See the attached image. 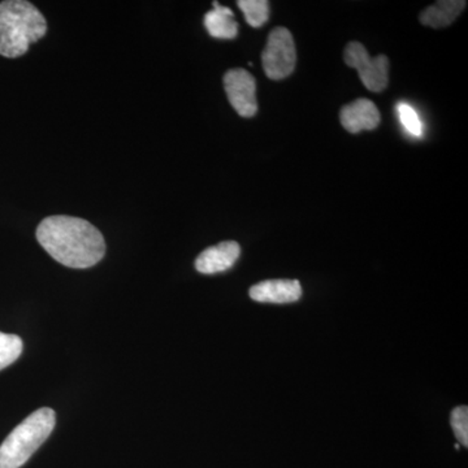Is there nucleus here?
Instances as JSON below:
<instances>
[{"label": "nucleus", "mask_w": 468, "mask_h": 468, "mask_svg": "<svg viewBox=\"0 0 468 468\" xmlns=\"http://www.w3.org/2000/svg\"><path fill=\"white\" fill-rule=\"evenodd\" d=\"M37 239L55 261L77 270L95 266L106 254L103 234L84 218H46L37 228Z\"/></svg>", "instance_id": "nucleus-1"}, {"label": "nucleus", "mask_w": 468, "mask_h": 468, "mask_svg": "<svg viewBox=\"0 0 468 468\" xmlns=\"http://www.w3.org/2000/svg\"><path fill=\"white\" fill-rule=\"evenodd\" d=\"M48 33V21L36 5L27 0L0 3V55L23 57L30 45Z\"/></svg>", "instance_id": "nucleus-2"}, {"label": "nucleus", "mask_w": 468, "mask_h": 468, "mask_svg": "<svg viewBox=\"0 0 468 468\" xmlns=\"http://www.w3.org/2000/svg\"><path fill=\"white\" fill-rule=\"evenodd\" d=\"M54 410L43 408L18 424L0 445V468H20L38 451L55 428Z\"/></svg>", "instance_id": "nucleus-3"}, {"label": "nucleus", "mask_w": 468, "mask_h": 468, "mask_svg": "<svg viewBox=\"0 0 468 468\" xmlns=\"http://www.w3.org/2000/svg\"><path fill=\"white\" fill-rule=\"evenodd\" d=\"M261 63L268 79L282 80L292 75L297 63V51L292 33L286 27H277L271 32Z\"/></svg>", "instance_id": "nucleus-4"}, {"label": "nucleus", "mask_w": 468, "mask_h": 468, "mask_svg": "<svg viewBox=\"0 0 468 468\" xmlns=\"http://www.w3.org/2000/svg\"><path fill=\"white\" fill-rule=\"evenodd\" d=\"M346 66L358 70L363 85L374 92L383 91L389 82V60L385 55L371 58L365 46L350 42L344 52Z\"/></svg>", "instance_id": "nucleus-5"}, {"label": "nucleus", "mask_w": 468, "mask_h": 468, "mask_svg": "<svg viewBox=\"0 0 468 468\" xmlns=\"http://www.w3.org/2000/svg\"><path fill=\"white\" fill-rule=\"evenodd\" d=\"M224 88L229 103L239 116L257 115V84L251 73L243 68L228 70L224 76Z\"/></svg>", "instance_id": "nucleus-6"}, {"label": "nucleus", "mask_w": 468, "mask_h": 468, "mask_svg": "<svg viewBox=\"0 0 468 468\" xmlns=\"http://www.w3.org/2000/svg\"><path fill=\"white\" fill-rule=\"evenodd\" d=\"M341 124L350 133L374 131L380 124V112L374 101L360 98L343 107L340 112Z\"/></svg>", "instance_id": "nucleus-7"}, {"label": "nucleus", "mask_w": 468, "mask_h": 468, "mask_svg": "<svg viewBox=\"0 0 468 468\" xmlns=\"http://www.w3.org/2000/svg\"><path fill=\"white\" fill-rule=\"evenodd\" d=\"M241 254L239 243L226 241L206 249L197 258L196 268L203 275H215L234 266Z\"/></svg>", "instance_id": "nucleus-8"}, {"label": "nucleus", "mask_w": 468, "mask_h": 468, "mask_svg": "<svg viewBox=\"0 0 468 468\" xmlns=\"http://www.w3.org/2000/svg\"><path fill=\"white\" fill-rule=\"evenodd\" d=\"M251 300L261 303H292L300 300L302 288L298 280H267L251 286Z\"/></svg>", "instance_id": "nucleus-9"}, {"label": "nucleus", "mask_w": 468, "mask_h": 468, "mask_svg": "<svg viewBox=\"0 0 468 468\" xmlns=\"http://www.w3.org/2000/svg\"><path fill=\"white\" fill-rule=\"evenodd\" d=\"M464 0H441L421 12L419 20L423 26L430 27H445L451 26L466 8Z\"/></svg>", "instance_id": "nucleus-10"}, {"label": "nucleus", "mask_w": 468, "mask_h": 468, "mask_svg": "<svg viewBox=\"0 0 468 468\" xmlns=\"http://www.w3.org/2000/svg\"><path fill=\"white\" fill-rule=\"evenodd\" d=\"M203 23L214 38L233 39L239 34V24L234 21L232 9L223 7L218 2H214V9L206 14Z\"/></svg>", "instance_id": "nucleus-11"}, {"label": "nucleus", "mask_w": 468, "mask_h": 468, "mask_svg": "<svg viewBox=\"0 0 468 468\" xmlns=\"http://www.w3.org/2000/svg\"><path fill=\"white\" fill-rule=\"evenodd\" d=\"M237 5L252 27H263L270 17V3L267 0H239Z\"/></svg>", "instance_id": "nucleus-12"}, {"label": "nucleus", "mask_w": 468, "mask_h": 468, "mask_svg": "<svg viewBox=\"0 0 468 468\" xmlns=\"http://www.w3.org/2000/svg\"><path fill=\"white\" fill-rule=\"evenodd\" d=\"M23 347V340L18 335L0 332V371L16 362Z\"/></svg>", "instance_id": "nucleus-13"}, {"label": "nucleus", "mask_w": 468, "mask_h": 468, "mask_svg": "<svg viewBox=\"0 0 468 468\" xmlns=\"http://www.w3.org/2000/svg\"><path fill=\"white\" fill-rule=\"evenodd\" d=\"M397 112H399V122L403 128L414 137L420 138L423 135V122L419 117L417 111L414 107L410 106L406 101H399L397 104Z\"/></svg>", "instance_id": "nucleus-14"}, {"label": "nucleus", "mask_w": 468, "mask_h": 468, "mask_svg": "<svg viewBox=\"0 0 468 468\" xmlns=\"http://www.w3.org/2000/svg\"><path fill=\"white\" fill-rule=\"evenodd\" d=\"M451 424L458 441L467 448L468 446V409L460 406L452 411Z\"/></svg>", "instance_id": "nucleus-15"}]
</instances>
